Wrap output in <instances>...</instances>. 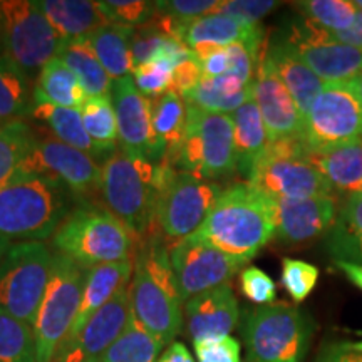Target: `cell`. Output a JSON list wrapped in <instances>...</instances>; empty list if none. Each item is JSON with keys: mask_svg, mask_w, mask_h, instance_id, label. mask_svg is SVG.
Segmentation results:
<instances>
[{"mask_svg": "<svg viewBox=\"0 0 362 362\" xmlns=\"http://www.w3.org/2000/svg\"><path fill=\"white\" fill-rule=\"evenodd\" d=\"M330 37L341 44H347L352 45V47L362 49V8H357L356 21L349 29L341 30V33H330Z\"/></svg>", "mask_w": 362, "mask_h": 362, "instance_id": "50", "label": "cell"}, {"mask_svg": "<svg viewBox=\"0 0 362 362\" xmlns=\"http://www.w3.org/2000/svg\"><path fill=\"white\" fill-rule=\"evenodd\" d=\"M307 160L332 188L349 194L362 192V139L325 151H309Z\"/></svg>", "mask_w": 362, "mask_h": 362, "instance_id": "27", "label": "cell"}, {"mask_svg": "<svg viewBox=\"0 0 362 362\" xmlns=\"http://www.w3.org/2000/svg\"><path fill=\"white\" fill-rule=\"evenodd\" d=\"M221 193L223 189L215 181L176 171L161 194L156 211L163 237L176 245L197 233Z\"/></svg>", "mask_w": 362, "mask_h": 362, "instance_id": "13", "label": "cell"}, {"mask_svg": "<svg viewBox=\"0 0 362 362\" xmlns=\"http://www.w3.org/2000/svg\"><path fill=\"white\" fill-rule=\"evenodd\" d=\"M240 319L237 297L230 284L189 298L185 304V325L193 342L226 337Z\"/></svg>", "mask_w": 362, "mask_h": 362, "instance_id": "21", "label": "cell"}, {"mask_svg": "<svg viewBox=\"0 0 362 362\" xmlns=\"http://www.w3.org/2000/svg\"><path fill=\"white\" fill-rule=\"evenodd\" d=\"M133 35V27L119 24H106L88 35L90 47L111 79H124L134 71Z\"/></svg>", "mask_w": 362, "mask_h": 362, "instance_id": "29", "label": "cell"}, {"mask_svg": "<svg viewBox=\"0 0 362 362\" xmlns=\"http://www.w3.org/2000/svg\"><path fill=\"white\" fill-rule=\"evenodd\" d=\"M173 69L175 64H171L166 59H156V61L148 62V64L134 67L133 79L136 88L149 99L160 98L171 90Z\"/></svg>", "mask_w": 362, "mask_h": 362, "instance_id": "42", "label": "cell"}, {"mask_svg": "<svg viewBox=\"0 0 362 362\" xmlns=\"http://www.w3.org/2000/svg\"><path fill=\"white\" fill-rule=\"evenodd\" d=\"M83 269L69 257L56 253L52 270L34 322L37 362H54L61 344L78 315L84 288Z\"/></svg>", "mask_w": 362, "mask_h": 362, "instance_id": "10", "label": "cell"}, {"mask_svg": "<svg viewBox=\"0 0 362 362\" xmlns=\"http://www.w3.org/2000/svg\"><path fill=\"white\" fill-rule=\"evenodd\" d=\"M337 269L346 275L347 280L351 284H354L357 288L362 291V265H356L351 264V262H344V260H336Z\"/></svg>", "mask_w": 362, "mask_h": 362, "instance_id": "53", "label": "cell"}, {"mask_svg": "<svg viewBox=\"0 0 362 362\" xmlns=\"http://www.w3.org/2000/svg\"><path fill=\"white\" fill-rule=\"evenodd\" d=\"M354 4H356L357 8H362V0H357V2H354Z\"/></svg>", "mask_w": 362, "mask_h": 362, "instance_id": "57", "label": "cell"}, {"mask_svg": "<svg viewBox=\"0 0 362 362\" xmlns=\"http://www.w3.org/2000/svg\"><path fill=\"white\" fill-rule=\"evenodd\" d=\"M170 262L183 302L226 285L245 265L192 237L170 248Z\"/></svg>", "mask_w": 362, "mask_h": 362, "instance_id": "16", "label": "cell"}, {"mask_svg": "<svg viewBox=\"0 0 362 362\" xmlns=\"http://www.w3.org/2000/svg\"><path fill=\"white\" fill-rule=\"evenodd\" d=\"M277 6L279 2H274V0H226V2H220L218 11L215 13H225L245 24L255 25Z\"/></svg>", "mask_w": 362, "mask_h": 362, "instance_id": "46", "label": "cell"}, {"mask_svg": "<svg viewBox=\"0 0 362 362\" xmlns=\"http://www.w3.org/2000/svg\"><path fill=\"white\" fill-rule=\"evenodd\" d=\"M111 99L121 151L149 161H160L165 156V149L158 144L153 133L151 99L139 93L131 76L112 83Z\"/></svg>", "mask_w": 362, "mask_h": 362, "instance_id": "17", "label": "cell"}, {"mask_svg": "<svg viewBox=\"0 0 362 362\" xmlns=\"http://www.w3.org/2000/svg\"><path fill=\"white\" fill-rule=\"evenodd\" d=\"M34 139L33 129L25 121L16 119L0 124V188L19 175Z\"/></svg>", "mask_w": 362, "mask_h": 362, "instance_id": "36", "label": "cell"}, {"mask_svg": "<svg viewBox=\"0 0 362 362\" xmlns=\"http://www.w3.org/2000/svg\"><path fill=\"white\" fill-rule=\"evenodd\" d=\"M351 86H352V89L356 90V94H357V98H359V101L362 103V74L357 76L356 79H352L351 81Z\"/></svg>", "mask_w": 362, "mask_h": 362, "instance_id": "55", "label": "cell"}, {"mask_svg": "<svg viewBox=\"0 0 362 362\" xmlns=\"http://www.w3.org/2000/svg\"><path fill=\"white\" fill-rule=\"evenodd\" d=\"M131 230L107 208L84 205L72 210L54 233L57 253L69 257L83 269L134 260Z\"/></svg>", "mask_w": 362, "mask_h": 362, "instance_id": "5", "label": "cell"}, {"mask_svg": "<svg viewBox=\"0 0 362 362\" xmlns=\"http://www.w3.org/2000/svg\"><path fill=\"white\" fill-rule=\"evenodd\" d=\"M84 128L103 155L115 153L117 144V119L111 94L99 98H88L81 107Z\"/></svg>", "mask_w": 362, "mask_h": 362, "instance_id": "37", "label": "cell"}, {"mask_svg": "<svg viewBox=\"0 0 362 362\" xmlns=\"http://www.w3.org/2000/svg\"><path fill=\"white\" fill-rule=\"evenodd\" d=\"M57 59H61L74 72L88 98H99L111 94L112 79L99 62L88 37L64 40L57 52Z\"/></svg>", "mask_w": 362, "mask_h": 362, "instance_id": "31", "label": "cell"}, {"mask_svg": "<svg viewBox=\"0 0 362 362\" xmlns=\"http://www.w3.org/2000/svg\"><path fill=\"white\" fill-rule=\"evenodd\" d=\"M242 336L247 362H304L312 327L297 307L270 304L248 312Z\"/></svg>", "mask_w": 362, "mask_h": 362, "instance_id": "6", "label": "cell"}, {"mask_svg": "<svg viewBox=\"0 0 362 362\" xmlns=\"http://www.w3.org/2000/svg\"><path fill=\"white\" fill-rule=\"evenodd\" d=\"M98 7L110 21V24L139 27L151 21L156 13V2L146 0H107L98 2Z\"/></svg>", "mask_w": 362, "mask_h": 362, "instance_id": "41", "label": "cell"}, {"mask_svg": "<svg viewBox=\"0 0 362 362\" xmlns=\"http://www.w3.org/2000/svg\"><path fill=\"white\" fill-rule=\"evenodd\" d=\"M156 362H194V359L183 344L173 342L170 344L168 349L158 357Z\"/></svg>", "mask_w": 362, "mask_h": 362, "instance_id": "52", "label": "cell"}, {"mask_svg": "<svg viewBox=\"0 0 362 362\" xmlns=\"http://www.w3.org/2000/svg\"><path fill=\"white\" fill-rule=\"evenodd\" d=\"M304 141L310 151L362 139V103L351 83L325 84L305 116Z\"/></svg>", "mask_w": 362, "mask_h": 362, "instance_id": "12", "label": "cell"}, {"mask_svg": "<svg viewBox=\"0 0 362 362\" xmlns=\"http://www.w3.org/2000/svg\"><path fill=\"white\" fill-rule=\"evenodd\" d=\"M33 107L30 79L11 57L0 52V124L21 119Z\"/></svg>", "mask_w": 362, "mask_h": 362, "instance_id": "34", "label": "cell"}, {"mask_svg": "<svg viewBox=\"0 0 362 362\" xmlns=\"http://www.w3.org/2000/svg\"><path fill=\"white\" fill-rule=\"evenodd\" d=\"M317 362H362V354L344 349L342 344H336L327 347Z\"/></svg>", "mask_w": 362, "mask_h": 362, "instance_id": "51", "label": "cell"}, {"mask_svg": "<svg viewBox=\"0 0 362 362\" xmlns=\"http://www.w3.org/2000/svg\"><path fill=\"white\" fill-rule=\"evenodd\" d=\"M330 230L362 238V192L351 193L339 206L336 223Z\"/></svg>", "mask_w": 362, "mask_h": 362, "instance_id": "47", "label": "cell"}, {"mask_svg": "<svg viewBox=\"0 0 362 362\" xmlns=\"http://www.w3.org/2000/svg\"><path fill=\"white\" fill-rule=\"evenodd\" d=\"M304 138L270 141L262 160L248 175V185L270 198L302 200L332 194V187L307 160Z\"/></svg>", "mask_w": 362, "mask_h": 362, "instance_id": "8", "label": "cell"}, {"mask_svg": "<svg viewBox=\"0 0 362 362\" xmlns=\"http://www.w3.org/2000/svg\"><path fill=\"white\" fill-rule=\"evenodd\" d=\"M220 2L215 0H166L156 2V12L168 16L170 19L180 22L181 25H188L197 19L210 16L218 11Z\"/></svg>", "mask_w": 362, "mask_h": 362, "instance_id": "43", "label": "cell"}, {"mask_svg": "<svg viewBox=\"0 0 362 362\" xmlns=\"http://www.w3.org/2000/svg\"><path fill=\"white\" fill-rule=\"evenodd\" d=\"M19 173L49 176L81 197L101 189V166L94 158L56 138L34 139Z\"/></svg>", "mask_w": 362, "mask_h": 362, "instance_id": "15", "label": "cell"}, {"mask_svg": "<svg viewBox=\"0 0 362 362\" xmlns=\"http://www.w3.org/2000/svg\"><path fill=\"white\" fill-rule=\"evenodd\" d=\"M133 317L163 344H173L183 324L180 296L170 262V245L151 237L138 248L129 284Z\"/></svg>", "mask_w": 362, "mask_h": 362, "instance_id": "3", "label": "cell"}, {"mask_svg": "<svg viewBox=\"0 0 362 362\" xmlns=\"http://www.w3.org/2000/svg\"><path fill=\"white\" fill-rule=\"evenodd\" d=\"M29 116L47 124L59 141L79 149L90 158L104 156L86 131L79 110H67V107H57L51 104H33Z\"/></svg>", "mask_w": 362, "mask_h": 362, "instance_id": "33", "label": "cell"}, {"mask_svg": "<svg viewBox=\"0 0 362 362\" xmlns=\"http://www.w3.org/2000/svg\"><path fill=\"white\" fill-rule=\"evenodd\" d=\"M252 90L253 101L259 106L270 141L304 136L305 117L298 110L296 99L272 67L265 51L260 54Z\"/></svg>", "mask_w": 362, "mask_h": 362, "instance_id": "19", "label": "cell"}, {"mask_svg": "<svg viewBox=\"0 0 362 362\" xmlns=\"http://www.w3.org/2000/svg\"><path fill=\"white\" fill-rule=\"evenodd\" d=\"M230 116L233 121L237 170L248 178L257 163L265 155L267 146L270 143L269 133H267L259 106L253 101V98Z\"/></svg>", "mask_w": 362, "mask_h": 362, "instance_id": "26", "label": "cell"}, {"mask_svg": "<svg viewBox=\"0 0 362 362\" xmlns=\"http://www.w3.org/2000/svg\"><path fill=\"white\" fill-rule=\"evenodd\" d=\"M183 42L192 49L193 56L237 42L247 44L257 56H260L264 30L259 24H245L225 13H210L185 27Z\"/></svg>", "mask_w": 362, "mask_h": 362, "instance_id": "22", "label": "cell"}, {"mask_svg": "<svg viewBox=\"0 0 362 362\" xmlns=\"http://www.w3.org/2000/svg\"><path fill=\"white\" fill-rule=\"evenodd\" d=\"M203 78L202 64L197 57L192 56L187 61L180 62L173 69V84H171V90L180 94L181 98L188 96L192 90L200 84Z\"/></svg>", "mask_w": 362, "mask_h": 362, "instance_id": "49", "label": "cell"}, {"mask_svg": "<svg viewBox=\"0 0 362 362\" xmlns=\"http://www.w3.org/2000/svg\"><path fill=\"white\" fill-rule=\"evenodd\" d=\"M240 287H242L243 296L253 304L270 305L277 297V285L270 275L257 267H248L240 274Z\"/></svg>", "mask_w": 362, "mask_h": 362, "instance_id": "44", "label": "cell"}, {"mask_svg": "<svg viewBox=\"0 0 362 362\" xmlns=\"http://www.w3.org/2000/svg\"><path fill=\"white\" fill-rule=\"evenodd\" d=\"M342 347H344V349H347V351H352V352H357V354H362V341H359V342H344Z\"/></svg>", "mask_w": 362, "mask_h": 362, "instance_id": "56", "label": "cell"}, {"mask_svg": "<svg viewBox=\"0 0 362 362\" xmlns=\"http://www.w3.org/2000/svg\"><path fill=\"white\" fill-rule=\"evenodd\" d=\"M0 362H37L34 329L0 307Z\"/></svg>", "mask_w": 362, "mask_h": 362, "instance_id": "38", "label": "cell"}, {"mask_svg": "<svg viewBox=\"0 0 362 362\" xmlns=\"http://www.w3.org/2000/svg\"><path fill=\"white\" fill-rule=\"evenodd\" d=\"M131 319L129 285H126L90 317L78 336L61 344L54 362H96L121 337Z\"/></svg>", "mask_w": 362, "mask_h": 362, "instance_id": "18", "label": "cell"}, {"mask_svg": "<svg viewBox=\"0 0 362 362\" xmlns=\"http://www.w3.org/2000/svg\"><path fill=\"white\" fill-rule=\"evenodd\" d=\"M11 245H12L11 240H7L6 237H2V235H0V264H2L4 257H6V253L8 248H11Z\"/></svg>", "mask_w": 362, "mask_h": 362, "instance_id": "54", "label": "cell"}, {"mask_svg": "<svg viewBox=\"0 0 362 362\" xmlns=\"http://www.w3.org/2000/svg\"><path fill=\"white\" fill-rule=\"evenodd\" d=\"M64 40L49 22L39 2L2 0L0 2V44L30 81L37 79L49 61L57 57Z\"/></svg>", "mask_w": 362, "mask_h": 362, "instance_id": "9", "label": "cell"}, {"mask_svg": "<svg viewBox=\"0 0 362 362\" xmlns=\"http://www.w3.org/2000/svg\"><path fill=\"white\" fill-rule=\"evenodd\" d=\"M168 158L175 168L202 180H218L237 170L233 121L230 115L208 112L188 104L183 144Z\"/></svg>", "mask_w": 362, "mask_h": 362, "instance_id": "7", "label": "cell"}, {"mask_svg": "<svg viewBox=\"0 0 362 362\" xmlns=\"http://www.w3.org/2000/svg\"><path fill=\"white\" fill-rule=\"evenodd\" d=\"M296 7L305 21L329 33L347 30L354 24L357 16L356 4L347 0H307L297 2Z\"/></svg>", "mask_w": 362, "mask_h": 362, "instance_id": "39", "label": "cell"}, {"mask_svg": "<svg viewBox=\"0 0 362 362\" xmlns=\"http://www.w3.org/2000/svg\"><path fill=\"white\" fill-rule=\"evenodd\" d=\"M168 158L149 161L115 151L101 166V193L107 210L136 238L151 232L161 194L176 175Z\"/></svg>", "mask_w": 362, "mask_h": 362, "instance_id": "1", "label": "cell"}, {"mask_svg": "<svg viewBox=\"0 0 362 362\" xmlns=\"http://www.w3.org/2000/svg\"><path fill=\"white\" fill-rule=\"evenodd\" d=\"M198 362H242L240 342L226 336L193 342Z\"/></svg>", "mask_w": 362, "mask_h": 362, "instance_id": "45", "label": "cell"}, {"mask_svg": "<svg viewBox=\"0 0 362 362\" xmlns=\"http://www.w3.org/2000/svg\"><path fill=\"white\" fill-rule=\"evenodd\" d=\"M275 237L287 243H304L329 232L337 218V200L332 194L302 200L272 198Z\"/></svg>", "mask_w": 362, "mask_h": 362, "instance_id": "20", "label": "cell"}, {"mask_svg": "<svg viewBox=\"0 0 362 362\" xmlns=\"http://www.w3.org/2000/svg\"><path fill=\"white\" fill-rule=\"evenodd\" d=\"M163 347L165 344L133 317L121 337L96 362H156Z\"/></svg>", "mask_w": 362, "mask_h": 362, "instance_id": "35", "label": "cell"}, {"mask_svg": "<svg viewBox=\"0 0 362 362\" xmlns=\"http://www.w3.org/2000/svg\"><path fill=\"white\" fill-rule=\"evenodd\" d=\"M86 101L88 96L79 79L57 57L44 66L34 83L33 104H51L67 110H81Z\"/></svg>", "mask_w": 362, "mask_h": 362, "instance_id": "28", "label": "cell"}, {"mask_svg": "<svg viewBox=\"0 0 362 362\" xmlns=\"http://www.w3.org/2000/svg\"><path fill=\"white\" fill-rule=\"evenodd\" d=\"M52 257L42 242H16L0 264V307L30 327L51 279Z\"/></svg>", "mask_w": 362, "mask_h": 362, "instance_id": "11", "label": "cell"}, {"mask_svg": "<svg viewBox=\"0 0 362 362\" xmlns=\"http://www.w3.org/2000/svg\"><path fill=\"white\" fill-rule=\"evenodd\" d=\"M252 84L243 83L232 74L220 76V78H202L200 84L183 99L189 106L198 110L226 115V112H235L247 101H250L253 98Z\"/></svg>", "mask_w": 362, "mask_h": 362, "instance_id": "30", "label": "cell"}, {"mask_svg": "<svg viewBox=\"0 0 362 362\" xmlns=\"http://www.w3.org/2000/svg\"><path fill=\"white\" fill-rule=\"evenodd\" d=\"M327 250L336 260L351 262V264L362 265V238L352 237V235L339 233L329 230Z\"/></svg>", "mask_w": 362, "mask_h": 362, "instance_id": "48", "label": "cell"}, {"mask_svg": "<svg viewBox=\"0 0 362 362\" xmlns=\"http://www.w3.org/2000/svg\"><path fill=\"white\" fill-rule=\"evenodd\" d=\"M39 7L62 40L88 37L99 27L110 24L98 2L89 0H42Z\"/></svg>", "mask_w": 362, "mask_h": 362, "instance_id": "25", "label": "cell"}, {"mask_svg": "<svg viewBox=\"0 0 362 362\" xmlns=\"http://www.w3.org/2000/svg\"><path fill=\"white\" fill-rule=\"evenodd\" d=\"M285 40L325 84L351 83L362 74V49L337 42L309 21L292 24Z\"/></svg>", "mask_w": 362, "mask_h": 362, "instance_id": "14", "label": "cell"}, {"mask_svg": "<svg viewBox=\"0 0 362 362\" xmlns=\"http://www.w3.org/2000/svg\"><path fill=\"white\" fill-rule=\"evenodd\" d=\"M319 282V269L304 260H282V285L296 304L304 302Z\"/></svg>", "mask_w": 362, "mask_h": 362, "instance_id": "40", "label": "cell"}, {"mask_svg": "<svg viewBox=\"0 0 362 362\" xmlns=\"http://www.w3.org/2000/svg\"><path fill=\"white\" fill-rule=\"evenodd\" d=\"M133 272L134 260L103 264L86 270L83 298H81L78 315H76L69 334L62 342L71 341L78 336L90 317L96 314L103 305H106L121 288L129 285L131 279H133Z\"/></svg>", "mask_w": 362, "mask_h": 362, "instance_id": "23", "label": "cell"}, {"mask_svg": "<svg viewBox=\"0 0 362 362\" xmlns=\"http://www.w3.org/2000/svg\"><path fill=\"white\" fill-rule=\"evenodd\" d=\"M151 124L158 144L165 149V156H173L187 134V101L173 90L151 99Z\"/></svg>", "mask_w": 362, "mask_h": 362, "instance_id": "32", "label": "cell"}, {"mask_svg": "<svg viewBox=\"0 0 362 362\" xmlns=\"http://www.w3.org/2000/svg\"><path fill=\"white\" fill-rule=\"evenodd\" d=\"M67 215V188L49 176L19 173L0 188V235L12 243L52 237Z\"/></svg>", "mask_w": 362, "mask_h": 362, "instance_id": "4", "label": "cell"}, {"mask_svg": "<svg viewBox=\"0 0 362 362\" xmlns=\"http://www.w3.org/2000/svg\"><path fill=\"white\" fill-rule=\"evenodd\" d=\"M265 56L269 57L272 67L296 99L298 110L305 117L317 96L324 90L325 83L302 61V57L285 39L270 44Z\"/></svg>", "mask_w": 362, "mask_h": 362, "instance_id": "24", "label": "cell"}, {"mask_svg": "<svg viewBox=\"0 0 362 362\" xmlns=\"http://www.w3.org/2000/svg\"><path fill=\"white\" fill-rule=\"evenodd\" d=\"M275 237L272 198L248 183L223 189L192 238L247 264Z\"/></svg>", "mask_w": 362, "mask_h": 362, "instance_id": "2", "label": "cell"}]
</instances>
